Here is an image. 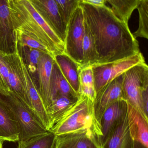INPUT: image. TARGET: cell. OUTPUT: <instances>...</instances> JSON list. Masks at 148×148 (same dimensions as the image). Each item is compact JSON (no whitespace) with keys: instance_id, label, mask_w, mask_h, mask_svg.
I'll return each mask as SVG.
<instances>
[{"instance_id":"obj_2","label":"cell","mask_w":148,"mask_h":148,"mask_svg":"<svg viewBox=\"0 0 148 148\" xmlns=\"http://www.w3.org/2000/svg\"><path fill=\"white\" fill-rule=\"evenodd\" d=\"M15 29L27 32L41 42L54 56L63 53L64 44L28 0L8 2Z\"/></svg>"},{"instance_id":"obj_15","label":"cell","mask_w":148,"mask_h":148,"mask_svg":"<svg viewBox=\"0 0 148 148\" xmlns=\"http://www.w3.org/2000/svg\"><path fill=\"white\" fill-rule=\"evenodd\" d=\"M21 60L23 72L26 82L27 92L31 103L32 110L41 120L47 130L50 131L52 127L46 109L43 103L37 88L33 82V79L21 57Z\"/></svg>"},{"instance_id":"obj_18","label":"cell","mask_w":148,"mask_h":148,"mask_svg":"<svg viewBox=\"0 0 148 148\" xmlns=\"http://www.w3.org/2000/svg\"><path fill=\"white\" fill-rule=\"evenodd\" d=\"M59 96L78 99L80 95L72 88L55 61L53 64L50 84V96L52 101Z\"/></svg>"},{"instance_id":"obj_33","label":"cell","mask_w":148,"mask_h":148,"mask_svg":"<svg viewBox=\"0 0 148 148\" xmlns=\"http://www.w3.org/2000/svg\"><path fill=\"white\" fill-rule=\"evenodd\" d=\"M3 141H4V140L0 138V148H2Z\"/></svg>"},{"instance_id":"obj_20","label":"cell","mask_w":148,"mask_h":148,"mask_svg":"<svg viewBox=\"0 0 148 148\" xmlns=\"http://www.w3.org/2000/svg\"><path fill=\"white\" fill-rule=\"evenodd\" d=\"M133 144L134 140L129 134L127 116L101 148H133Z\"/></svg>"},{"instance_id":"obj_16","label":"cell","mask_w":148,"mask_h":148,"mask_svg":"<svg viewBox=\"0 0 148 148\" xmlns=\"http://www.w3.org/2000/svg\"><path fill=\"white\" fill-rule=\"evenodd\" d=\"M127 117L129 134L133 140L148 147V119L128 103Z\"/></svg>"},{"instance_id":"obj_3","label":"cell","mask_w":148,"mask_h":148,"mask_svg":"<svg viewBox=\"0 0 148 148\" xmlns=\"http://www.w3.org/2000/svg\"><path fill=\"white\" fill-rule=\"evenodd\" d=\"M93 103L87 97L80 95L76 104L49 131L56 136L86 133L95 136L100 143L101 130L95 118Z\"/></svg>"},{"instance_id":"obj_30","label":"cell","mask_w":148,"mask_h":148,"mask_svg":"<svg viewBox=\"0 0 148 148\" xmlns=\"http://www.w3.org/2000/svg\"><path fill=\"white\" fill-rule=\"evenodd\" d=\"M58 5L63 20L67 25L73 13L80 6L82 0H55Z\"/></svg>"},{"instance_id":"obj_25","label":"cell","mask_w":148,"mask_h":148,"mask_svg":"<svg viewBox=\"0 0 148 148\" xmlns=\"http://www.w3.org/2000/svg\"><path fill=\"white\" fill-rule=\"evenodd\" d=\"M140 0H106L111 5V10L122 21L128 24L133 11L136 9Z\"/></svg>"},{"instance_id":"obj_17","label":"cell","mask_w":148,"mask_h":148,"mask_svg":"<svg viewBox=\"0 0 148 148\" xmlns=\"http://www.w3.org/2000/svg\"><path fill=\"white\" fill-rule=\"evenodd\" d=\"M55 148H101L99 140L86 133H75L56 136Z\"/></svg>"},{"instance_id":"obj_1","label":"cell","mask_w":148,"mask_h":148,"mask_svg":"<svg viewBox=\"0 0 148 148\" xmlns=\"http://www.w3.org/2000/svg\"><path fill=\"white\" fill-rule=\"evenodd\" d=\"M80 5L94 37L98 56L97 64L123 60L140 52L139 42L128 24L117 17L110 8L83 2Z\"/></svg>"},{"instance_id":"obj_28","label":"cell","mask_w":148,"mask_h":148,"mask_svg":"<svg viewBox=\"0 0 148 148\" xmlns=\"http://www.w3.org/2000/svg\"><path fill=\"white\" fill-rule=\"evenodd\" d=\"M136 9L139 14V27L133 34L137 37L148 39V0H140Z\"/></svg>"},{"instance_id":"obj_9","label":"cell","mask_w":148,"mask_h":148,"mask_svg":"<svg viewBox=\"0 0 148 148\" xmlns=\"http://www.w3.org/2000/svg\"><path fill=\"white\" fill-rule=\"evenodd\" d=\"M33 8L56 34L63 44L67 24L55 0H28Z\"/></svg>"},{"instance_id":"obj_24","label":"cell","mask_w":148,"mask_h":148,"mask_svg":"<svg viewBox=\"0 0 148 148\" xmlns=\"http://www.w3.org/2000/svg\"><path fill=\"white\" fill-rule=\"evenodd\" d=\"M83 64L81 66L97 64L98 56L93 35L84 21V34L83 41Z\"/></svg>"},{"instance_id":"obj_7","label":"cell","mask_w":148,"mask_h":148,"mask_svg":"<svg viewBox=\"0 0 148 148\" xmlns=\"http://www.w3.org/2000/svg\"><path fill=\"white\" fill-rule=\"evenodd\" d=\"M140 52L128 58L105 64L92 66L96 94L103 86L136 65L145 63Z\"/></svg>"},{"instance_id":"obj_4","label":"cell","mask_w":148,"mask_h":148,"mask_svg":"<svg viewBox=\"0 0 148 148\" xmlns=\"http://www.w3.org/2000/svg\"><path fill=\"white\" fill-rule=\"evenodd\" d=\"M0 95L7 102L14 112L20 127L19 142H25L48 132L34 111L13 93Z\"/></svg>"},{"instance_id":"obj_12","label":"cell","mask_w":148,"mask_h":148,"mask_svg":"<svg viewBox=\"0 0 148 148\" xmlns=\"http://www.w3.org/2000/svg\"><path fill=\"white\" fill-rule=\"evenodd\" d=\"M16 49L14 28L8 0H0V51L13 53Z\"/></svg>"},{"instance_id":"obj_31","label":"cell","mask_w":148,"mask_h":148,"mask_svg":"<svg viewBox=\"0 0 148 148\" xmlns=\"http://www.w3.org/2000/svg\"><path fill=\"white\" fill-rule=\"evenodd\" d=\"M82 2L98 6H103L106 2V0H82Z\"/></svg>"},{"instance_id":"obj_27","label":"cell","mask_w":148,"mask_h":148,"mask_svg":"<svg viewBox=\"0 0 148 148\" xmlns=\"http://www.w3.org/2000/svg\"><path fill=\"white\" fill-rule=\"evenodd\" d=\"M14 31L16 42L18 45L37 49L43 53L53 55L41 42L34 36L27 32L18 29H15Z\"/></svg>"},{"instance_id":"obj_5","label":"cell","mask_w":148,"mask_h":148,"mask_svg":"<svg viewBox=\"0 0 148 148\" xmlns=\"http://www.w3.org/2000/svg\"><path fill=\"white\" fill-rule=\"evenodd\" d=\"M123 90L126 101L147 119L141 101V94L148 87V66L146 62L134 66L123 74Z\"/></svg>"},{"instance_id":"obj_10","label":"cell","mask_w":148,"mask_h":148,"mask_svg":"<svg viewBox=\"0 0 148 148\" xmlns=\"http://www.w3.org/2000/svg\"><path fill=\"white\" fill-rule=\"evenodd\" d=\"M8 67V82L11 93L32 110L23 72L21 57L16 47L13 53L5 55Z\"/></svg>"},{"instance_id":"obj_29","label":"cell","mask_w":148,"mask_h":148,"mask_svg":"<svg viewBox=\"0 0 148 148\" xmlns=\"http://www.w3.org/2000/svg\"><path fill=\"white\" fill-rule=\"evenodd\" d=\"M5 55L0 51V95L3 96L11 93L8 82L9 70Z\"/></svg>"},{"instance_id":"obj_19","label":"cell","mask_w":148,"mask_h":148,"mask_svg":"<svg viewBox=\"0 0 148 148\" xmlns=\"http://www.w3.org/2000/svg\"><path fill=\"white\" fill-rule=\"evenodd\" d=\"M54 58L66 80L73 90L79 95L80 65L64 52L56 55Z\"/></svg>"},{"instance_id":"obj_22","label":"cell","mask_w":148,"mask_h":148,"mask_svg":"<svg viewBox=\"0 0 148 148\" xmlns=\"http://www.w3.org/2000/svg\"><path fill=\"white\" fill-rule=\"evenodd\" d=\"M16 47L19 55L24 62L36 88L38 87L37 69L38 62L43 52L37 49L22 47L16 42ZM38 90V89H37Z\"/></svg>"},{"instance_id":"obj_32","label":"cell","mask_w":148,"mask_h":148,"mask_svg":"<svg viewBox=\"0 0 148 148\" xmlns=\"http://www.w3.org/2000/svg\"><path fill=\"white\" fill-rule=\"evenodd\" d=\"M133 148H148L139 142L134 141Z\"/></svg>"},{"instance_id":"obj_13","label":"cell","mask_w":148,"mask_h":148,"mask_svg":"<svg viewBox=\"0 0 148 148\" xmlns=\"http://www.w3.org/2000/svg\"><path fill=\"white\" fill-rule=\"evenodd\" d=\"M54 61V56L43 53L41 56L38 62L37 89L46 110L52 103L50 84L52 69Z\"/></svg>"},{"instance_id":"obj_21","label":"cell","mask_w":148,"mask_h":148,"mask_svg":"<svg viewBox=\"0 0 148 148\" xmlns=\"http://www.w3.org/2000/svg\"><path fill=\"white\" fill-rule=\"evenodd\" d=\"M79 98L72 99L59 96L52 101L51 104L46 109L52 127L76 104Z\"/></svg>"},{"instance_id":"obj_14","label":"cell","mask_w":148,"mask_h":148,"mask_svg":"<svg viewBox=\"0 0 148 148\" xmlns=\"http://www.w3.org/2000/svg\"><path fill=\"white\" fill-rule=\"evenodd\" d=\"M21 130L18 121L7 102L0 95V138L18 142Z\"/></svg>"},{"instance_id":"obj_26","label":"cell","mask_w":148,"mask_h":148,"mask_svg":"<svg viewBox=\"0 0 148 148\" xmlns=\"http://www.w3.org/2000/svg\"><path fill=\"white\" fill-rule=\"evenodd\" d=\"M17 148H55L56 136L50 131L31 138L25 142H18Z\"/></svg>"},{"instance_id":"obj_23","label":"cell","mask_w":148,"mask_h":148,"mask_svg":"<svg viewBox=\"0 0 148 148\" xmlns=\"http://www.w3.org/2000/svg\"><path fill=\"white\" fill-rule=\"evenodd\" d=\"M79 95L86 96L94 101L96 96L92 66H79Z\"/></svg>"},{"instance_id":"obj_8","label":"cell","mask_w":148,"mask_h":148,"mask_svg":"<svg viewBox=\"0 0 148 148\" xmlns=\"http://www.w3.org/2000/svg\"><path fill=\"white\" fill-rule=\"evenodd\" d=\"M123 80V74L107 84L96 94L93 110L95 118L100 127L102 117L107 108L116 101H126Z\"/></svg>"},{"instance_id":"obj_11","label":"cell","mask_w":148,"mask_h":148,"mask_svg":"<svg viewBox=\"0 0 148 148\" xmlns=\"http://www.w3.org/2000/svg\"><path fill=\"white\" fill-rule=\"evenodd\" d=\"M128 103L126 100L116 101L107 108L101 122L102 136L101 148L111 134L126 118L127 114Z\"/></svg>"},{"instance_id":"obj_34","label":"cell","mask_w":148,"mask_h":148,"mask_svg":"<svg viewBox=\"0 0 148 148\" xmlns=\"http://www.w3.org/2000/svg\"><path fill=\"white\" fill-rule=\"evenodd\" d=\"M16 1V0H8V2L11 1Z\"/></svg>"},{"instance_id":"obj_6","label":"cell","mask_w":148,"mask_h":148,"mask_svg":"<svg viewBox=\"0 0 148 148\" xmlns=\"http://www.w3.org/2000/svg\"><path fill=\"white\" fill-rule=\"evenodd\" d=\"M84 34V15L82 8L80 5L73 13L67 25L64 53L81 66L83 64V41Z\"/></svg>"}]
</instances>
